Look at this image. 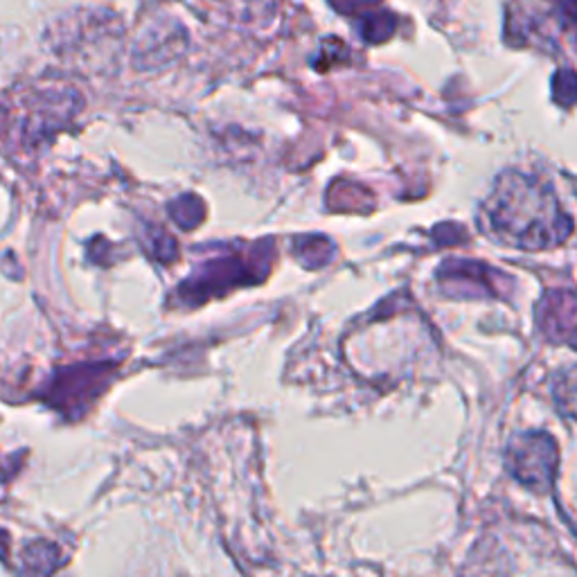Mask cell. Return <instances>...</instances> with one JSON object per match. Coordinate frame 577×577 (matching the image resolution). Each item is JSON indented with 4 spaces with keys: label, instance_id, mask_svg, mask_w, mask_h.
I'll return each instance as SVG.
<instances>
[{
    "label": "cell",
    "instance_id": "obj_5",
    "mask_svg": "<svg viewBox=\"0 0 577 577\" xmlns=\"http://www.w3.org/2000/svg\"><path fill=\"white\" fill-rule=\"evenodd\" d=\"M553 397L557 402V408L568 415V418L577 420V366L564 368L553 379Z\"/></svg>",
    "mask_w": 577,
    "mask_h": 577
},
{
    "label": "cell",
    "instance_id": "obj_4",
    "mask_svg": "<svg viewBox=\"0 0 577 577\" xmlns=\"http://www.w3.org/2000/svg\"><path fill=\"white\" fill-rule=\"evenodd\" d=\"M537 320L549 341L577 347V292L551 288L537 307Z\"/></svg>",
    "mask_w": 577,
    "mask_h": 577
},
{
    "label": "cell",
    "instance_id": "obj_1",
    "mask_svg": "<svg viewBox=\"0 0 577 577\" xmlns=\"http://www.w3.org/2000/svg\"><path fill=\"white\" fill-rule=\"evenodd\" d=\"M486 212L492 233L517 248H551L570 235V221L553 195L528 179H503Z\"/></svg>",
    "mask_w": 577,
    "mask_h": 577
},
{
    "label": "cell",
    "instance_id": "obj_2",
    "mask_svg": "<svg viewBox=\"0 0 577 577\" xmlns=\"http://www.w3.org/2000/svg\"><path fill=\"white\" fill-rule=\"evenodd\" d=\"M560 449L547 431H528L507 446V471L535 492H547L555 483Z\"/></svg>",
    "mask_w": 577,
    "mask_h": 577
},
{
    "label": "cell",
    "instance_id": "obj_3",
    "mask_svg": "<svg viewBox=\"0 0 577 577\" xmlns=\"http://www.w3.org/2000/svg\"><path fill=\"white\" fill-rule=\"evenodd\" d=\"M438 282L449 296H465V298H478V296H492L503 298L510 292V278L483 267V265H467L458 260H449L438 271Z\"/></svg>",
    "mask_w": 577,
    "mask_h": 577
}]
</instances>
